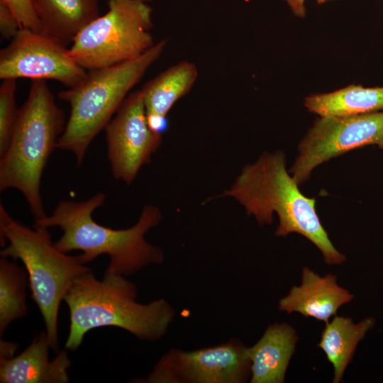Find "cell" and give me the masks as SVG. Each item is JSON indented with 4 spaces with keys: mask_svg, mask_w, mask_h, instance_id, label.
<instances>
[{
    "mask_svg": "<svg viewBox=\"0 0 383 383\" xmlns=\"http://www.w3.org/2000/svg\"><path fill=\"white\" fill-rule=\"evenodd\" d=\"M87 72L66 46L45 35L22 28L0 51V78L52 79L68 88L80 83Z\"/></svg>",
    "mask_w": 383,
    "mask_h": 383,
    "instance_id": "30bf717a",
    "label": "cell"
},
{
    "mask_svg": "<svg viewBox=\"0 0 383 383\" xmlns=\"http://www.w3.org/2000/svg\"><path fill=\"white\" fill-rule=\"evenodd\" d=\"M290 8L293 14L299 18H304L306 15L305 0H284Z\"/></svg>",
    "mask_w": 383,
    "mask_h": 383,
    "instance_id": "d4e9b609",
    "label": "cell"
},
{
    "mask_svg": "<svg viewBox=\"0 0 383 383\" xmlns=\"http://www.w3.org/2000/svg\"><path fill=\"white\" fill-rule=\"evenodd\" d=\"M28 273L25 267L8 257L0 259V336L9 326L28 313L26 287Z\"/></svg>",
    "mask_w": 383,
    "mask_h": 383,
    "instance_id": "d6986e66",
    "label": "cell"
},
{
    "mask_svg": "<svg viewBox=\"0 0 383 383\" xmlns=\"http://www.w3.org/2000/svg\"><path fill=\"white\" fill-rule=\"evenodd\" d=\"M22 28L18 18L2 0H0V33L4 39L11 40Z\"/></svg>",
    "mask_w": 383,
    "mask_h": 383,
    "instance_id": "7402d4cb",
    "label": "cell"
},
{
    "mask_svg": "<svg viewBox=\"0 0 383 383\" xmlns=\"http://www.w3.org/2000/svg\"><path fill=\"white\" fill-rule=\"evenodd\" d=\"M138 1H144V2H149V1H150L151 0H138Z\"/></svg>",
    "mask_w": 383,
    "mask_h": 383,
    "instance_id": "4316f807",
    "label": "cell"
},
{
    "mask_svg": "<svg viewBox=\"0 0 383 383\" xmlns=\"http://www.w3.org/2000/svg\"><path fill=\"white\" fill-rule=\"evenodd\" d=\"M48 229L24 226L0 204L1 256L19 260L23 264L51 348L57 351L60 304L76 278L91 270L79 255L71 256L59 250Z\"/></svg>",
    "mask_w": 383,
    "mask_h": 383,
    "instance_id": "5b68a950",
    "label": "cell"
},
{
    "mask_svg": "<svg viewBox=\"0 0 383 383\" xmlns=\"http://www.w3.org/2000/svg\"><path fill=\"white\" fill-rule=\"evenodd\" d=\"M147 120L150 128L157 134L162 135L169 128V121L165 115L147 114Z\"/></svg>",
    "mask_w": 383,
    "mask_h": 383,
    "instance_id": "603a6c76",
    "label": "cell"
},
{
    "mask_svg": "<svg viewBox=\"0 0 383 383\" xmlns=\"http://www.w3.org/2000/svg\"><path fill=\"white\" fill-rule=\"evenodd\" d=\"M125 277L105 271L98 279L90 271L76 278L63 299L70 313L66 350H76L89 331L101 327L119 328L149 342L165 335L174 306L162 298L138 302L136 285Z\"/></svg>",
    "mask_w": 383,
    "mask_h": 383,
    "instance_id": "3957f363",
    "label": "cell"
},
{
    "mask_svg": "<svg viewBox=\"0 0 383 383\" xmlns=\"http://www.w3.org/2000/svg\"><path fill=\"white\" fill-rule=\"evenodd\" d=\"M374 324L373 317H366L355 323L350 317L337 315L326 323L317 346L324 352L333 365V383L342 381L358 343Z\"/></svg>",
    "mask_w": 383,
    "mask_h": 383,
    "instance_id": "2e32d148",
    "label": "cell"
},
{
    "mask_svg": "<svg viewBox=\"0 0 383 383\" xmlns=\"http://www.w3.org/2000/svg\"><path fill=\"white\" fill-rule=\"evenodd\" d=\"M62 109L44 80H33L0 156V190L16 189L35 219L46 216L40 194L43 171L65 128Z\"/></svg>",
    "mask_w": 383,
    "mask_h": 383,
    "instance_id": "277c9868",
    "label": "cell"
},
{
    "mask_svg": "<svg viewBox=\"0 0 383 383\" xmlns=\"http://www.w3.org/2000/svg\"><path fill=\"white\" fill-rule=\"evenodd\" d=\"M304 106L318 116H340L383 111V85L365 87L350 84L329 93L313 94L304 99Z\"/></svg>",
    "mask_w": 383,
    "mask_h": 383,
    "instance_id": "e0dca14e",
    "label": "cell"
},
{
    "mask_svg": "<svg viewBox=\"0 0 383 383\" xmlns=\"http://www.w3.org/2000/svg\"><path fill=\"white\" fill-rule=\"evenodd\" d=\"M375 145L383 150V111L358 115L318 116L298 145L289 172L299 185L316 167L353 150Z\"/></svg>",
    "mask_w": 383,
    "mask_h": 383,
    "instance_id": "ba28073f",
    "label": "cell"
},
{
    "mask_svg": "<svg viewBox=\"0 0 383 383\" xmlns=\"http://www.w3.org/2000/svg\"><path fill=\"white\" fill-rule=\"evenodd\" d=\"M104 130L112 174L130 184L150 162L162 140L148 126L141 90L127 96Z\"/></svg>",
    "mask_w": 383,
    "mask_h": 383,
    "instance_id": "8fae6325",
    "label": "cell"
},
{
    "mask_svg": "<svg viewBox=\"0 0 383 383\" xmlns=\"http://www.w3.org/2000/svg\"><path fill=\"white\" fill-rule=\"evenodd\" d=\"M299 336L287 323H274L265 331L260 340L248 347L250 383H283L295 352Z\"/></svg>",
    "mask_w": 383,
    "mask_h": 383,
    "instance_id": "5bb4252c",
    "label": "cell"
},
{
    "mask_svg": "<svg viewBox=\"0 0 383 383\" xmlns=\"http://www.w3.org/2000/svg\"><path fill=\"white\" fill-rule=\"evenodd\" d=\"M168 41L162 39L140 56L105 68L89 70L74 87L58 93L69 104L70 116L57 148L72 152L82 163L95 137L115 115L129 91L162 55Z\"/></svg>",
    "mask_w": 383,
    "mask_h": 383,
    "instance_id": "8992f818",
    "label": "cell"
},
{
    "mask_svg": "<svg viewBox=\"0 0 383 383\" xmlns=\"http://www.w3.org/2000/svg\"><path fill=\"white\" fill-rule=\"evenodd\" d=\"M286 165L284 151L264 152L255 162L245 165L231 187L218 196L235 199L261 226L271 224L276 213V236L300 234L320 250L327 265L343 263L346 256L335 248L321 223L316 199L301 192Z\"/></svg>",
    "mask_w": 383,
    "mask_h": 383,
    "instance_id": "6da1fadb",
    "label": "cell"
},
{
    "mask_svg": "<svg viewBox=\"0 0 383 383\" xmlns=\"http://www.w3.org/2000/svg\"><path fill=\"white\" fill-rule=\"evenodd\" d=\"M16 79H6L0 86V156L9 143L18 109L16 104Z\"/></svg>",
    "mask_w": 383,
    "mask_h": 383,
    "instance_id": "ffe728a7",
    "label": "cell"
},
{
    "mask_svg": "<svg viewBox=\"0 0 383 383\" xmlns=\"http://www.w3.org/2000/svg\"><path fill=\"white\" fill-rule=\"evenodd\" d=\"M316 1H317L318 4H324L328 0H316Z\"/></svg>",
    "mask_w": 383,
    "mask_h": 383,
    "instance_id": "484cf974",
    "label": "cell"
},
{
    "mask_svg": "<svg viewBox=\"0 0 383 383\" xmlns=\"http://www.w3.org/2000/svg\"><path fill=\"white\" fill-rule=\"evenodd\" d=\"M353 299V294L337 283L335 275L327 274L321 277L304 267L301 284L293 286L288 294L279 300L278 309L326 323L343 305Z\"/></svg>",
    "mask_w": 383,
    "mask_h": 383,
    "instance_id": "7c38bea8",
    "label": "cell"
},
{
    "mask_svg": "<svg viewBox=\"0 0 383 383\" xmlns=\"http://www.w3.org/2000/svg\"><path fill=\"white\" fill-rule=\"evenodd\" d=\"M52 350L46 332L35 336L19 355L0 359L1 383H67L71 361L66 350L50 360Z\"/></svg>",
    "mask_w": 383,
    "mask_h": 383,
    "instance_id": "4fadbf2b",
    "label": "cell"
},
{
    "mask_svg": "<svg viewBox=\"0 0 383 383\" xmlns=\"http://www.w3.org/2000/svg\"><path fill=\"white\" fill-rule=\"evenodd\" d=\"M42 33L64 45L99 15V0H31Z\"/></svg>",
    "mask_w": 383,
    "mask_h": 383,
    "instance_id": "9a60e30c",
    "label": "cell"
},
{
    "mask_svg": "<svg viewBox=\"0 0 383 383\" xmlns=\"http://www.w3.org/2000/svg\"><path fill=\"white\" fill-rule=\"evenodd\" d=\"M248 347L233 338L194 350L171 348L141 381L146 383H245L250 380Z\"/></svg>",
    "mask_w": 383,
    "mask_h": 383,
    "instance_id": "9c48e42d",
    "label": "cell"
},
{
    "mask_svg": "<svg viewBox=\"0 0 383 383\" xmlns=\"http://www.w3.org/2000/svg\"><path fill=\"white\" fill-rule=\"evenodd\" d=\"M105 199V194L100 192L82 201L61 200L50 216L35 219L33 227H58L62 235L54 243L55 247L65 253L82 251L79 256L84 264L107 255L108 272L129 276L150 265L163 262V250L145 239V234L160 222V210L146 205L135 225L126 229H113L92 218L93 212L104 204Z\"/></svg>",
    "mask_w": 383,
    "mask_h": 383,
    "instance_id": "7a4b0ae2",
    "label": "cell"
},
{
    "mask_svg": "<svg viewBox=\"0 0 383 383\" xmlns=\"http://www.w3.org/2000/svg\"><path fill=\"white\" fill-rule=\"evenodd\" d=\"M18 18L21 28L42 32L40 20L31 0H2Z\"/></svg>",
    "mask_w": 383,
    "mask_h": 383,
    "instance_id": "44dd1931",
    "label": "cell"
},
{
    "mask_svg": "<svg viewBox=\"0 0 383 383\" xmlns=\"http://www.w3.org/2000/svg\"><path fill=\"white\" fill-rule=\"evenodd\" d=\"M198 75L194 62L182 60L149 80L140 89L147 114L167 116L175 103L192 89Z\"/></svg>",
    "mask_w": 383,
    "mask_h": 383,
    "instance_id": "ac0fdd59",
    "label": "cell"
},
{
    "mask_svg": "<svg viewBox=\"0 0 383 383\" xmlns=\"http://www.w3.org/2000/svg\"><path fill=\"white\" fill-rule=\"evenodd\" d=\"M18 348V344L13 342L0 340V359H9L13 357L16 350Z\"/></svg>",
    "mask_w": 383,
    "mask_h": 383,
    "instance_id": "cb8c5ba5",
    "label": "cell"
},
{
    "mask_svg": "<svg viewBox=\"0 0 383 383\" xmlns=\"http://www.w3.org/2000/svg\"><path fill=\"white\" fill-rule=\"evenodd\" d=\"M109 11L74 38L69 52L84 69H101L135 59L152 47V8L138 0H109Z\"/></svg>",
    "mask_w": 383,
    "mask_h": 383,
    "instance_id": "52a82bcc",
    "label": "cell"
}]
</instances>
